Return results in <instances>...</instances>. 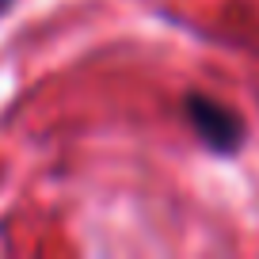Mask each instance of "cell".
I'll list each match as a JSON object with an SVG mask.
<instances>
[{
  "instance_id": "cell-1",
  "label": "cell",
  "mask_w": 259,
  "mask_h": 259,
  "mask_svg": "<svg viewBox=\"0 0 259 259\" xmlns=\"http://www.w3.org/2000/svg\"><path fill=\"white\" fill-rule=\"evenodd\" d=\"M187 122L194 126L198 141L213 153H236L244 145V118L210 96H198V92L187 96Z\"/></svg>"
},
{
  "instance_id": "cell-2",
  "label": "cell",
  "mask_w": 259,
  "mask_h": 259,
  "mask_svg": "<svg viewBox=\"0 0 259 259\" xmlns=\"http://www.w3.org/2000/svg\"><path fill=\"white\" fill-rule=\"evenodd\" d=\"M8 4H12V0H0V12H4V8H8Z\"/></svg>"
}]
</instances>
